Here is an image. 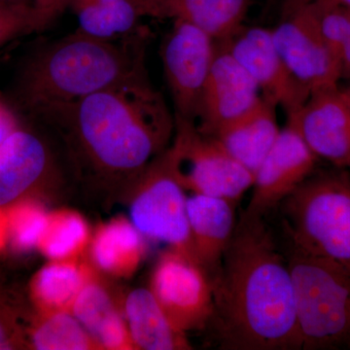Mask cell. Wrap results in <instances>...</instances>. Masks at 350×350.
Returning a JSON list of instances; mask_svg holds the SVG:
<instances>
[{
    "mask_svg": "<svg viewBox=\"0 0 350 350\" xmlns=\"http://www.w3.org/2000/svg\"><path fill=\"white\" fill-rule=\"evenodd\" d=\"M133 181V224L145 239L167 243L198 262L189 227L186 191L175 178L165 151Z\"/></svg>",
    "mask_w": 350,
    "mask_h": 350,
    "instance_id": "52a82bcc",
    "label": "cell"
},
{
    "mask_svg": "<svg viewBox=\"0 0 350 350\" xmlns=\"http://www.w3.org/2000/svg\"><path fill=\"white\" fill-rule=\"evenodd\" d=\"M146 69L139 31L125 40L77 31L39 51L21 76V100L34 113L64 105L126 81Z\"/></svg>",
    "mask_w": 350,
    "mask_h": 350,
    "instance_id": "3957f363",
    "label": "cell"
},
{
    "mask_svg": "<svg viewBox=\"0 0 350 350\" xmlns=\"http://www.w3.org/2000/svg\"><path fill=\"white\" fill-rule=\"evenodd\" d=\"M287 123L300 133L317 158L338 169L350 170V103L338 86L310 94Z\"/></svg>",
    "mask_w": 350,
    "mask_h": 350,
    "instance_id": "7c38bea8",
    "label": "cell"
},
{
    "mask_svg": "<svg viewBox=\"0 0 350 350\" xmlns=\"http://www.w3.org/2000/svg\"><path fill=\"white\" fill-rule=\"evenodd\" d=\"M325 1L332 2V3L340 4L350 8V0H325Z\"/></svg>",
    "mask_w": 350,
    "mask_h": 350,
    "instance_id": "836d02e7",
    "label": "cell"
},
{
    "mask_svg": "<svg viewBox=\"0 0 350 350\" xmlns=\"http://www.w3.org/2000/svg\"><path fill=\"white\" fill-rule=\"evenodd\" d=\"M91 231L84 216L73 209L49 211L47 223L38 245L48 261L82 258L89 248Z\"/></svg>",
    "mask_w": 350,
    "mask_h": 350,
    "instance_id": "cb8c5ba5",
    "label": "cell"
},
{
    "mask_svg": "<svg viewBox=\"0 0 350 350\" xmlns=\"http://www.w3.org/2000/svg\"><path fill=\"white\" fill-rule=\"evenodd\" d=\"M34 113L63 133L83 165L107 179L135 180L174 135V115L147 69L81 100Z\"/></svg>",
    "mask_w": 350,
    "mask_h": 350,
    "instance_id": "7a4b0ae2",
    "label": "cell"
},
{
    "mask_svg": "<svg viewBox=\"0 0 350 350\" xmlns=\"http://www.w3.org/2000/svg\"><path fill=\"white\" fill-rule=\"evenodd\" d=\"M275 107L273 103L261 98L250 110L211 135L253 175L273 148L282 131L276 121Z\"/></svg>",
    "mask_w": 350,
    "mask_h": 350,
    "instance_id": "ac0fdd59",
    "label": "cell"
},
{
    "mask_svg": "<svg viewBox=\"0 0 350 350\" xmlns=\"http://www.w3.org/2000/svg\"><path fill=\"white\" fill-rule=\"evenodd\" d=\"M254 80L228 52L216 42L213 66L207 77L196 125L211 135L221 126L250 110L260 96Z\"/></svg>",
    "mask_w": 350,
    "mask_h": 350,
    "instance_id": "5bb4252c",
    "label": "cell"
},
{
    "mask_svg": "<svg viewBox=\"0 0 350 350\" xmlns=\"http://www.w3.org/2000/svg\"><path fill=\"white\" fill-rule=\"evenodd\" d=\"M211 280L221 349H301L293 278L264 217L241 214Z\"/></svg>",
    "mask_w": 350,
    "mask_h": 350,
    "instance_id": "6da1fadb",
    "label": "cell"
},
{
    "mask_svg": "<svg viewBox=\"0 0 350 350\" xmlns=\"http://www.w3.org/2000/svg\"><path fill=\"white\" fill-rule=\"evenodd\" d=\"M344 91V93L345 94V96H347V100H349L350 103V86L347 88V89L342 90Z\"/></svg>",
    "mask_w": 350,
    "mask_h": 350,
    "instance_id": "d590c367",
    "label": "cell"
},
{
    "mask_svg": "<svg viewBox=\"0 0 350 350\" xmlns=\"http://www.w3.org/2000/svg\"><path fill=\"white\" fill-rule=\"evenodd\" d=\"M149 289L179 330H200L211 321L213 294L211 276L200 262L170 248L157 261Z\"/></svg>",
    "mask_w": 350,
    "mask_h": 350,
    "instance_id": "ba28073f",
    "label": "cell"
},
{
    "mask_svg": "<svg viewBox=\"0 0 350 350\" xmlns=\"http://www.w3.org/2000/svg\"><path fill=\"white\" fill-rule=\"evenodd\" d=\"M71 313L101 350H137L122 306L96 269L78 295Z\"/></svg>",
    "mask_w": 350,
    "mask_h": 350,
    "instance_id": "d6986e66",
    "label": "cell"
},
{
    "mask_svg": "<svg viewBox=\"0 0 350 350\" xmlns=\"http://www.w3.org/2000/svg\"><path fill=\"white\" fill-rule=\"evenodd\" d=\"M94 271L92 264L81 258L48 261L29 283L36 313L72 312L78 295Z\"/></svg>",
    "mask_w": 350,
    "mask_h": 350,
    "instance_id": "7402d4cb",
    "label": "cell"
},
{
    "mask_svg": "<svg viewBox=\"0 0 350 350\" xmlns=\"http://www.w3.org/2000/svg\"><path fill=\"white\" fill-rule=\"evenodd\" d=\"M91 264L98 273L128 278L137 273L146 255V239L125 216L101 223L89 244Z\"/></svg>",
    "mask_w": 350,
    "mask_h": 350,
    "instance_id": "ffe728a7",
    "label": "cell"
},
{
    "mask_svg": "<svg viewBox=\"0 0 350 350\" xmlns=\"http://www.w3.org/2000/svg\"><path fill=\"white\" fill-rule=\"evenodd\" d=\"M49 170V152L40 138L21 128L11 133L0 145V206L29 195Z\"/></svg>",
    "mask_w": 350,
    "mask_h": 350,
    "instance_id": "e0dca14e",
    "label": "cell"
},
{
    "mask_svg": "<svg viewBox=\"0 0 350 350\" xmlns=\"http://www.w3.org/2000/svg\"><path fill=\"white\" fill-rule=\"evenodd\" d=\"M27 345V333L23 331L12 312L0 306V350L22 349Z\"/></svg>",
    "mask_w": 350,
    "mask_h": 350,
    "instance_id": "f1b7e54d",
    "label": "cell"
},
{
    "mask_svg": "<svg viewBox=\"0 0 350 350\" xmlns=\"http://www.w3.org/2000/svg\"><path fill=\"white\" fill-rule=\"evenodd\" d=\"M222 44L251 76L264 98L284 108L287 115L296 111L310 98V92L290 72L273 42L271 31L243 27Z\"/></svg>",
    "mask_w": 350,
    "mask_h": 350,
    "instance_id": "8fae6325",
    "label": "cell"
},
{
    "mask_svg": "<svg viewBox=\"0 0 350 350\" xmlns=\"http://www.w3.org/2000/svg\"><path fill=\"white\" fill-rule=\"evenodd\" d=\"M251 0H139L142 17L188 23L216 42L227 40L243 25Z\"/></svg>",
    "mask_w": 350,
    "mask_h": 350,
    "instance_id": "2e32d148",
    "label": "cell"
},
{
    "mask_svg": "<svg viewBox=\"0 0 350 350\" xmlns=\"http://www.w3.org/2000/svg\"><path fill=\"white\" fill-rule=\"evenodd\" d=\"M294 250L350 268V172H312L282 202Z\"/></svg>",
    "mask_w": 350,
    "mask_h": 350,
    "instance_id": "277c9868",
    "label": "cell"
},
{
    "mask_svg": "<svg viewBox=\"0 0 350 350\" xmlns=\"http://www.w3.org/2000/svg\"><path fill=\"white\" fill-rule=\"evenodd\" d=\"M19 128V123L12 110L0 100V145Z\"/></svg>",
    "mask_w": 350,
    "mask_h": 350,
    "instance_id": "4dcf8cb0",
    "label": "cell"
},
{
    "mask_svg": "<svg viewBox=\"0 0 350 350\" xmlns=\"http://www.w3.org/2000/svg\"><path fill=\"white\" fill-rule=\"evenodd\" d=\"M301 349H350V268L294 250L288 259Z\"/></svg>",
    "mask_w": 350,
    "mask_h": 350,
    "instance_id": "5b68a950",
    "label": "cell"
},
{
    "mask_svg": "<svg viewBox=\"0 0 350 350\" xmlns=\"http://www.w3.org/2000/svg\"><path fill=\"white\" fill-rule=\"evenodd\" d=\"M175 117L172 145L165 150L170 169L185 191L238 202L252 188L254 175L237 162L195 122Z\"/></svg>",
    "mask_w": 350,
    "mask_h": 350,
    "instance_id": "8992f818",
    "label": "cell"
},
{
    "mask_svg": "<svg viewBox=\"0 0 350 350\" xmlns=\"http://www.w3.org/2000/svg\"><path fill=\"white\" fill-rule=\"evenodd\" d=\"M27 1V0H0V3H10V2Z\"/></svg>",
    "mask_w": 350,
    "mask_h": 350,
    "instance_id": "e575fe53",
    "label": "cell"
},
{
    "mask_svg": "<svg viewBox=\"0 0 350 350\" xmlns=\"http://www.w3.org/2000/svg\"><path fill=\"white\" fill-rule=\"evenodd\" d=\"M31 194L6 206L9 223V243L18 252L38 248L49 211Z\"/></svg>",
    "mask_w": 350,
    "mask_h": 350,
    "instance_id": "484cf974",
    "label": "cell"
},
{
    "mask_svg": "<svg viewBox=\"0 0 350 350\" xmlns=\"http://www.w3.org/2000/svg\"><path fill=\"white\" fill-rule=\"evenodd\" d=\"M71 2L72 0H31V8L38 31L49 27L70 6Z\"/></svg>",
    "mask_w": 350,
    "mask_h": 350,
    "instance_id": "f546056e",
    "label": "cell"
},
{
    "mask_svg": "<svg viewBox=\"0 0 350 350\" xmlns=\"http://www.w3.org/2000/svg\"><path fill=\"white\" fill-rule=\"evenodd\" d=\"M9 243V223L6 207L0 206V253Z\"/></svg>",
    "mask_w": 350,
    "mask_h": 350,
    "instance_id": "d6a6232c",
    "label": "cell"
},
{
    "mask_svg": "<svg viewBox=\"0 0 350 350\" xmlns=\"http://www.w3.org/2000/svg\"><path fill=\"white\" fill-rule=\"evenodd\" d=\"M317 13L320 36L340 64V54L349 33V7L332 3L325 0H312Z\"/></svg>",
    "mask_w": 350,
    "mask_h": 350,
    "instance_id": "4316f807",
    "label": "cell"
},
{
    "mask_svg": "<svg viewBox=\"0 0 350 350\" xmlns=\"http://www.w3.org/2000/svg\"><path fill=\"white\" fill-rule=\"evenodd\" d=\"M122 312L137 350H189L187 333L170 322L149 288L126 295Z\"/></svg>",
    "mask_w": 350,
    "mask_h": 350,
    "instance_id": "44dd1931",
    "label": "cell"
},
{
    "mask_svg": "<svg viewBox=\"0 0 350 350\" xmlns=\"http://www.w3.org/2000/svg\"><path fill=\"white\" fill-rule=\"evenodd\" d=\"M237 202L193 194L187 197V215L196 257L209 276L218 271L236 230Z\"/></svg>",
    "mask_w": 350,
    "mask_h": 350,
    "instance_id": "9a60e30c",
    "label": "cell"
},
{
    "mask_svg": "<svg viewBox=\"0 0 350 350\" xmlns=\"http://www.w3.org/2000/svg\"><path fill=\"white\" fill-rule=\"evenodd\" d=\"M71 10L78 22L77 31L94 38H126L139 31V0H72Z\"/></svg>",
    "mask_w": 350,
    "mask_h": 350,
    "instance_id": "603a6c76",
    "label": "cell"
},
{
    "mask_svg": "<svg viewBox=\"0 0 350 350\" xmlns=\"http://www.w3.org/2000/svg\"><path fill=\"white\" fill-rule=\"evenodd\" d=\"M33 31H38V29L31 2L0 3V47Z\"/></svg>",
    "mask_w": 350,
    "mask_h": 350,
    "instance_id": "83f0119b",
    "label": "cell"
},
{
    "mask_svg": "<svg viewBox=\"0 0 350 350\" xmlns=\"http://www.w3.org/2000/svg\"><path fill=\"white\" fill-rule=\"evenodd\" d=\"M27 345L38 350H101L71 312L36 313Z\"/></svg>",
    "mask_w": 350,
    "mask_h": 350,
    "instance_id": "d4e9b609",
    "label": "cell"
},
{
    "mask_svg": "<svg viewBox=\"0 0 350 350\" xmlns=\"http://www.w3.org/2000/svg\"><path fill=\"white\" fill-rule=\"evenodd\" d=\"M350 10V8H349ZM340 79L350 80V25L340 54Z\"/></svg>",
    "mask_w": 350,
    "mask_h": 350,
    "instance_id": "1f68e13d",
    "label": "cell"
},
{
    "mask_svg": "<svg viewBox=\"0 0 350 350\" xmlns=\"http://www.w3.org/2000/svg\"><path fill=\"white\" fill-rule=\"evenodd\" d=\"M317 161L298 131L287 123L254 175L252 196L243 213L265 217L312 174Z\"/></svg>",
    "mask_w": 350,
    "mask_h": 350,
    "instance_id": "4fadbf2b",
    "label": "cell"
},
{
    "mask_svg": "<svg viewBox=\"0 0 350 350\" xmlns=\"http://www.w3.org/2000/svg\"><path fill=\"white\" fill-rule=\"evenodd\" d=\"M286 15L271 29L276 49L290 72L310 94L338 86L340 69L319 33L310 0H287Z\"/></svg>",
    "mask_w": 350,
    "mask_h": 350,
    "instance_id": "9c48e42d",
    "label": "cell"
},
{
    "mask_svg": "<svg viewBox=\"0 0 350 350\" xmlns=\"http://www.w3.org/2000/svg\"><path fill=\"white\" fill-rule=\"evenodd\" d=\"M216 41L199 27L175 21L163 40L161 57L174 115L197 121Z\"/></svg>",
    "mask_w": 350,
    "mask_h": 350,
    "instance_id": "30bf717a",
    "label": "cell"
}]
</instances>
